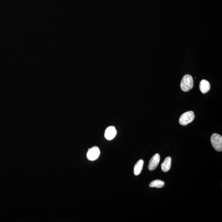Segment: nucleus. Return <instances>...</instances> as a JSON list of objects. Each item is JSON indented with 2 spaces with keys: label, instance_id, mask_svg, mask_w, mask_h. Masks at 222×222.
Returning a JSON list of instances; mask_svg holds the SVG:
<instances>
[{
  "label": "nucleus",
  "instance_id": "obj_9",
  "mask_svg": "<svg viewBox=\"0 0 222 222\" xmlns=\"http://www.w3.org/2000/svg\"><path fill=\"white\" fill-rule=\"evenodd\" d=\"M144 161L143 160H140L135 165L134 168V173L136 176L139 175L141 173L143 168Z\"/></svg>",
  "mask_w": 222,
  "mask_h": 222
},
{
  "label": "nucleus",
  "instance_id": "obj_10",
  "mask_svg": "<svg viewBox=\"0 0 222 222\" xmlns=\"http://www.w3.org/2000/svg\"><path fill=\"white\" fill-rule=\"evenodd\" d=\"M165 185V182L160 180H156L151 182L149 184V186L155 188H161Z\"/></svg>",
  "mask_w": 222,
  "mask_h": 222
},
{
  "label": "nucleus",
  "instance_id": "obj_4",
  "mask_svg": "<svg viewBox=\"0 0 222 222\" xmlns=\"http://www.w3.org/2000/svg\"><path fill=\"white\" fill-rule=\"evenodd\" d=\"M100 154V150L98 147H94L89 149L87 154V157L90 161H94L99 157Z\"/></svg>",
  "mask_w": 222,
  "mask_h": 222
},
{
  "label": "nucleus",
  "instance_id": "obj_5",
  "mask_svg": "<svg viewBox=\"0 0 222 222\" xmlns=\"http://www.w3.org/2000/svg\"><path fill=\"white\" fill-rule=\"evenodd\" d=\"M160 161V156L158 153L154 155L149 162L148 168L150 171L153 170L157 168Z\"/></svg>",
  "mask_w": 222,
  "mask_h": 222
},
{
  "label": "nucleus",
  "instance_id": "obj_7",
  "mask_svg": "<svg viewBox=\"0 0 222 222\" xmlns=\"http://www.w3.org/2000/svg\"><path fill=\"white\" fill-rule=\"evenodd\" d=\"M211 86L209 82L205 79L201 81L199 83V89L203 94L208 92L210 90Z\"/></svg>",
  "mask_w": 222,
  "mask_h": 222
},
{
  "label": "nucleus",
  "instance_id": "obj_8",
  "mask_svg": "<svg viewBox=\"0 0 222 222\" xmlns=\"http://www.w3.org/2000/svg\"><path fill=\"white\" fill-rule=\"evenodd\" d=\"M172 163V159L170 156H168L165 159L164 162L161 164V167L162 171L167 172L170 170Z\"/></svg>",
  "mask_w": 222,
  "mask_h": 222
},
{
  "label": "nucleus",
  "instance_id": "obj_6",
  "mask_svg": "<svg viewBox=\"0 0 222 222\" xmlns=\"http://www.w3.org/2000/svg\"><path fill=\"white\" fill-rule=\"evenodd\" d=\"M116 131L114 126H110L107 128L105 133V137L106 139L110 140L113 139L116 136Z\"/></svg>",
  "mask_w": 222,
  "mask_h": 222
},
{
  "label": "nucleus",
  "instance_id": "obj_1",
  "mask_svg": "<svg viewBox=\"0 0 222 222\" xmlns=\"http://www.w3.org/2000/svg\"><path fill=\"white\" fill-rule=\"evenodd\" d=\"M180 86L183 91L191 90L193 86V79L192 76L188 74L185 75L181 81Z\"/></svg>",
  "mask_w": 222,
  "mask_h": 222
},
{
  "label": "nucleus",
  "instance_id": "obj_3",
  "mask_svg": "<svg viewBox=\"0 0 222 222\" xmlns=\"http://www.w3.org/2000/svg\"><path fill=\"white\" fill-rule=\"evenodd\" d=\"M212 145L216 150L221 151L222 150V137L217 133L213 134L211 137Z\"/></svg>",
  "mask_w": 222,
  "mask_h": 222
},
{
  "label": "nucleus",
  "instance_id": "obj_2",
  "mask_svg": "<svg viewBox=\"0 0 222 222\" xmlns=\"http://www.w3.org/2000/svg\"><path fill=\"white\" fill-rule=\"evenodd\" d=\"M195 115L193 111H187L182 114L179 119L180 124L183 126H186L191 123L195 118Z\"/></svg>",
  "mask_w": 222,
  "mask_h": 222
}]
</instances>
